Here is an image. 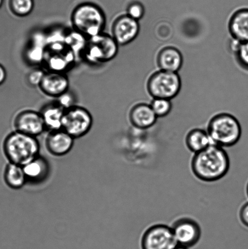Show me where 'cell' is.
Segmentation results:
<instances>
[{"mask_svg": "<svg viewBox=\"0 0 248 249\" xmlns=\"http://www.w3.org/2000/svg\"><path fill=\"white\" fill-rule=\"evenodd\" d=\"M230 160L222 146L211 144L196 153L191 160V170L201 181L213 182L222 179L229 172Z\"/></svg>", "mask_w": 248, "mask_h": 249, "instance_id": "6da1fadb", "label": "cell"}, {"mask_svg": "<svg viewBox=\"0 0 248 249\" xmlns=\"http://www.w3.org/2000/svg\"><path fill=\"white\" fill-rule=\"evenodd\" d=\"M70 19L74 31L87 38L103 33L106 24L105 12L93 2H83L72 11Z\"/></svg>", "mask_w": 248, "mask_h": 249, "instance_id": "7a4b0ae2", "label": "cell"}, {"mask_svg": "<svg viewBox=\"0 0 248 249\" xmlns=\"http://www.w3.org/2000/svg\"><path fill=\"white\" fill-rule=\"evenodd\" d=\"M40 145L35 137L15 131L5 139L3 151L10 163L23 167L38 157Z\"/></svg>", "mask_w": 248, "mask_h": 249, "instance_id": "3957f363", "label": "cell"}, {"mask_svg": "<svg viewBox=\"0 0 248 249\" xmlns=\"http://www.w3.org/2000/svg\"><path fill=\"white\" fill-rule=\"evenodd\" d=\"M208 133L212 142L223 148L231 147L241 138V124L234 116L228 113H220L211 119Z\"/></svg>", "mask_w": 248, "mask_h": 249, "instance_id": "277c9868", "label": "cell"}, {"mask_svg": "<svg viewBox=\"0 0 248 249\" xmlns=\"http://www.w3.org/2000/svg\"><path fill=\"white\" fill-rule=\"evenodd\" d=\"M118 46L113 36L103 33L88 38L84 55L91 64H102L110 62L116 57Z\"/></svg>", "mask_w": 248, "mask_h": 249, "instance_id": "5b68a950", "label": "cell"}, {"mask_svg": "<svg viewBox=\"0 0 248 249\" xmlns=\"http://www.w3.org/2000/svg\"><path fill=\"white\" fill-rule=\"evenodd\" d=\"M182 81L177 72L160 70L148 80V91L155 98L171 100L181 91Z\"/></svg>", "mask_w": 248, "mask_h": 249, "instance_id": "8992f818", "label": "cell"}, {"mask_svg": "<svg viewBox=\"0 0 248 249\" xmlns=\"http://www.w3.org/2000/svg\"><path fill=\"white\" fill-rule=\"evenodd\" d=\"M93 118L87 109L74 106L65 110L62 129L73 138H82L91 130Z\"/></svg>", "mask_w": 248, "mask_h": 249, "instance_id": "52a82bcc", "label": "cell"}, {"mask_svg": "<svg viewBox=\"0 0 248 249\" xmlns=\"http://www.w3.org/2000/svg\"><path fill=\"white\" fill-rule=\"evenodd\" d=\"M177 246L171 227L165 224L149 227L141 240L142 249H174Z\"/></svg>", "mask_w": 248, "mask_h": 249, "instance_id": "ba28073f", "label": "cell"}, {"mask_svg": "<svg viewBox=\"0 0 248 249\" xmlns=\"http://www.w3.org/2000/svg\"><path fill=\"white\" fill-rule=\"evenodd\" d=\"M171 228L179 246L190 248L195 246L200 240L201 228L194 219L189 218H180L174 222Z\"/></svg>", "mask_w": 248, "mask_h": 249, "instance_id": "9c48e42d", "label": "cell"}, {"mask_svg": "<svg viewBox=\"0 0 248 249\" xmlns=\"http://www.w3.org/2000/svg\"><path fill=\"white\" fill-rule=\"evenodd\" d=\"M14 125L16 131L35 138L46 129L40 112L32 109H25L17 114Z\"/></svg>", "mask_w": 248, "mask_h": 249, "instance_id": "30bf717a", "label": "cell"}, {"mask_svg": "<svg viewBox=\"0 0 248 249\" xmlns=\"http://www.w3.org/2000/svg\"><path fill=\"white\" fill-rule=\"evenodd\" d=\"M139 32L138 21L127 14L118 17L112 26V36L119 46H125L132 42L137 37Z\"/></svg>", "mask_w": 248, "mask_h": 249, "instance_id": "8fae6325", "label": "cell"}, {"mask_svg": "<svg viewBox=\"0 0 248 249\" xmlns=\"http://www.w3.org/2000/svg\"><path fill=\"white\" fill-rule=\"evenodd\" d=\"M69 79L64 72L50 71L46 72L40 86L41 91L48 96L58 97L68 91Z\"/></svg>", "mask_w": 248, "mask_h": 249, "instance_id": "7c38bea8", "label": "cell"}, {"mask_svg": "<svg viewBox=\"0 0 248 249\" xmlns=\"http://www.w3.org/2000/svg\"><path fill=\"white\" fill-rule=\"evenodd\" d=\"M75 139L63 129L50 131L46 137L45 146L52 156L61 157L67 155L74 145Z\"/></svg>", "mask_w": 248, "mask_h": 249, "instance_id": "4fadbf2b", "label": "cell"}, {"mask_svg": "<svg viewBox=\"0 0 248 249\" xmlns=\"http://www.w3.org/2000/svg\"><path fill=\"white\" fill-rule=\"evenodd\" d=\"M131 123L140 129L150 128L156 123L157 116L151 107L145 104H139L133 107L130 111Z\"/></svg>", "mask_w": 248, "mask_h": 249, "instance_id": "5bb4252c", "label": "cell"}, {"mask_svg": "<svg viewBox=\"0 0 248 249\" xmlns=\"http://www.w3.org/2000/svg\"><path fill=\"white\" fill-rule=\"evenodd\" d=\"M183 59L181 51L174 47L163 49L158 55L157 63L160 70L177 72L183 65Z\"/></svg>", "mask_w": 248, "mask_h": 249, "instance_id": "9a60e30c", "label": "cell"}, {"mask_svg": "<svg viewBox=\"0 0 248 249\" xmlns=\"http://www.w3.org/2000/svg\"><path fill=\"white\" fill-rule=\"evenodd\" d=\"M230 33L240 42L248 41V8L238 10L229 22Z\"/></svg>", "mask_w": 248, "mask_h": 249, "instance_id": "2e32d148", "label": "cell"}, {"mask_svg": "<svg viewBox=\"0 0 248 249\" xmlns=\"http://www.w3.org/2000/svg\"><path fill=\"white\" fill-rule=\"evenodd\" d=\"M23 170L28 182H42L47 179L50 173V165L45 158L38 156L24 165Z\"/></svg>", "mask_w": 248, "mask_h": 249, "instance_id": "e0dca14e", "label": "cell"}, {"mask_svg": "<svg viewBox=\"0 0 248 249\" xmlns=\"http://www.w3.org/2000/svg\"><path fill=\"white\" fill-rule=\"evenodd\" d=\"M65 109L57 102L46 105L40 111L46 129L50 131L62 129Z\"/></svg>", "mask_w": 248, "mask_h": 249, "instance_id": "ac0fdd59", "label": "cell"}, {"mask_svg": "<svg viewBox=\"0 0 248 249\" xmlns=\"http://www.w3.org/2000/svg\"><path fill=\"white\" fill-rule=\"evenodd\" d=\"M187 147L194 154L205 150L213 144L207 131L201 129H194L189 131L185 139Z\"/></svg>", "mask_w": 248, "mask_h": 249, "instance_id": "d6986e66", "label": "cell"}, {"mask_svg": "<svg viewBox=\"0 0 248 249\" xmlns=\"http://www.w3.org/2000/svg\"><path fill=\"white\" fill-rule=\"evenodd\" d=\"M4 179L7 186L14 190H19L28 182L23 167L10 163L5 168Z\"/></svg>", "mask_w": 248, "mask_h": 249, "instance_id": "ffe728a7", "label": "cell"}, {"mask_svg": "<svg viewBox=\"0 0 248 249\" xmlns=\"http://www.w3.org/2000/svg\"><path fill=\"white\" fill-rule=\"evenodd\" d=\"M7 6L15 16L26 17L33 13L35 9L34 0H8Z\"/></svg>", "mask_w": 248, "mask_h": 249, "instance_id": "44dd1931", "label": "cell"}, {"mask_svg": "<svg viewBox=\"0 0 248 249\" xmlns=\"http://www.w3.org/2000/svg\"><path fill=\"white\" fill-rule=\"evenodd\" d=\"M150 107L157 118H164L168 115L172 109L171 100L166 99H154Z\"/></svg>", "mask_w": 248, "mask_h": 249, "instance_id": "7402d4cb", "label": "cell"}, {"mask_svg": "<svg viewBox=\"0 0 248 249\" xmlns=\"http://www.w3.org/2000/svg\"><path fill=\"white\" fill-rule=\"evenodd\" d=\"M145 7L140 2L133 1L128 4L126 8V14L131 18L138 21L144 16Z\"/></svg>", "mask_w": 248, "mask_h": 249, "instance_id": "603a6c76", "label": "cell"}, {"mask_svg": "<svg viewBox=\"0 0 248 249\" xmlns=\"http://www.w3.org/2000/svg\"><path fill=\"white\" fill-rule=\"evenodd\" d=\"M44 71L40 68H36L31 71L29 73L27 80L28 84L32 87H36L40 86L41 81H42L44 75L45 74Z\"/></svg>", "mask_w": 248, "mask_h": 249, "instance_id": "cb8c5ba5", "label": "cell"}, {"mask_svg": "<svg viewBox=\"0 0 248 249\" xmlns=\"http://www.w3.org/2000/svg\"><path fill=\"white\" fill-rule=\"evenodd\" d=\"M235 53L240 64L248 69V41L240 43Z\"/></svg>", "mask_w": 248, "mask_h": 249, "instance_id": "d4e9b609", "label": "cell"}, {"mask_svg": "<svg viewBox=\"0 0 248 249\" xmlns=\"http://www.w3.org/2000/svg\"><path fill=\"white\" fill-rule=\"evenodd\" d=\"M57 102L65 110H66L70 107L74 106V105L73 104L74 98H73L72 95L69 93V91L58 97Z\"/></svg>", "mask_w": 248, "mask_h": 249, "instance_id": "484cf974", "label": "cell"}, {"mask_svg": "<svg viewBox=\"0 0 248 249\" xmlns=\"http://www.w3.org/2000/svg\"><path fill=\"white\" fill-rule=\"evenodd\" d=\"M239 217L242 223L248 228V202L245 203L240 209Z\"/></svg>", "mask_w": 248, "mask_h": 249, "instance_id": "4316f807", "label": "cell"}, {"mask_svg": "<svg viewBox=\"0 0 248 249\" xmlns=\"http://www.w3.org/2000/svg\"><path fill=\"white\" fill-rule=\"evenodd\" d=\"M7 78V72L3 66L0 64V86L6 81Z\"/></svg>", "mask_w": 248, "mask_h": 249, "instance_id": "83f0119b", "label": "cell"}, {"mask_svg": "<svg viewBox=\"0 0 248 249\" xmlns=\"http://www.w3.org/2000/svg\"><path fill=\"white\" fill-rule=\"evenodd\" d=\"M174 249H189V248H186V247H184V246L178 245Z\"/></svg>", "mask_w": 248, "mask_h": 249, "instance_id": "f1b7e54d", "label": "cell"}, {"mask_svg": "<svg viewBox=\"0 0 248 249\" xmlns=\"http://www.w3.org/2000/svg\"><path fill=\"white\" fill-rule=\"evenodd\" d=\"M4 0H0V9L1 8L2 5L4 4Z\"/></svg>", "mask_w": 248, "mask_h": 249, "instance_id": "f546056e", "label": "cell"}, {"mask_svg": "<svg viewBox=\"0 0 248 249\" xmlns=\"http://www.w3.org/2000/svg\"><path fill=\"white\" fill-rule=\"evenodd\" d=\"M247 195L248 196V183L247 186Z\"/></svg>", "mask_w": 248, "mask_h": 249, "instance_id": "4dcf8cb0", "label": "cell"}]
</instances>
